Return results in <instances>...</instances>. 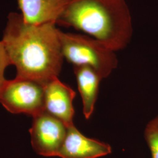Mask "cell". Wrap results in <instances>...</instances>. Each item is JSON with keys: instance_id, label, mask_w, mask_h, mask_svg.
<instances>
[{"instance_id": "4", "label": "cell", "mask_w": 158, "mask_h": 158, "mask_svg": "<svg viewBox=\"0 0 158 158\" xmlns=\"http://www.w3.org/2000/svg\"><path fill=\"white\" fill-rule=\"evenodd\" d=\"M45 85L31 80H6L0 90V103L12 114L34 117L44 111Z\"/></svg>"}, {"instance_id": "5", "label": "cell", "mask_w": 158, "mask_h": 158, "mask_svg": "<svg viewBox=\"0 0 158 158\" xmlns=\"http://www.w3.org/2000/svg\"><path fill=\"white\" fill-rule=\"evenodd\" d=\"M32 117L29 132L34 151L42 156L57 157L66 135L67 127L45 111Z\"/></svg>"}, {"instance_id": "10", "label": "cell", "mask_w": 158, "mask_h": 158, "mask_svg": "<svg viewBox=\"0 0 158 158\" xmlns=\"http://www.w3.org/2000/svg\"><path fill=\"white\" fill-rule=\"evenodd\" d=\"M144 137L150 150L151 158H158V115L147 124Z\"/></svg>"}, {"instance_id": "2", "label": "cell", "mask_w": 158, "mask_h": 158, "mask_svg": "<svg viewBox=\"0 0 158 158\" xmlns=\"http://www.w3.org/2000/svg\"><path fill=\"white\" fill-rule=\"evenodd\" d=\"M57 23L72 27L114 52L132 38V19L125 0H69Z\"/></svg>"}, {"instance_id": "1", "label": "cell", "mask_w": 158, "mask_h": 158, "mask_svg": "<svg viewBox=\"0 0 158 158\" xmlns=\"http://www.w3.org/2000/svg\"><path fill=\"white\" fill-rule=\"evenodd\" d=\"M59 30L56 23L31 24L20 13L8 14L1 40L17 77L44 85L58 77L64 59Z\"/></svg>"}, {"instance_id": "9", "label": "cell", "mask_w": 158, "mask_h": 158, "mask_svg": "<svg viewBox=\"0 0 158 158\" xmlns=\"http://www.w3.org/2000/svg\"><path fill=\"white\" fill-rule=\"evenodd\" d=\"M73 69L82 98L83 114L88 119L94 110L102 77L93 69L87 66H75Z\"/></svg>"}, {"instance_id": "8", "label": "cell", "mask_w": 158, "mask_h": 158, "mask_svg": "<svg viewBox=\"0 0 158 158\" xmlns=\"http://www.w3.org/2000/svg\"><path fill=\"white\" fill-rule=\"evenodd\" d=\"M69 0H18L20 14L25 23L57 24Z\"/></svg>"}, {"instance_id": "11", "label": "cell", "mask_w": 158, "mask_h": 158, "mask_svg": "<svg viewBox=\"0 0 158 158\" xmlns=\"http://www.w3.org/2000/svg\"><path fill=\"white\" fill-rule=\"evenodd\" d=\"M10 65L4 45L0 40V90L6 80L5 78L6 69Z\"/></svg>"}, {"instance_id": "7", "label": "cell", "mask_w": 158, "mask_h": 158, "mask_svg": "<svg viewBox=\"0 0 158 158\" xmlns=\"http://www.w3.org/2000/svg\"><path fill=\"white\" fill-rule=\"evenodd\" d=\"M111 152L109 144L85 136L73 125L67 129L66 135L57 157L98 158Z\"/></svg>"}, {"instance_id": "6", "label": "cell", "mask_w": 158, "mask_h": 158, "mask_svg": "<svg viewBox=\"0 0 158 158\" xmlns=\"http://www.w3.org/2000/svg\"><path fill=\"white\" fill-rule=\"evenodd\" d=\"M76 92L58 77L44 87V111L61 121L67 128L74 125L73 100Z\"/></svg>"}, {"instance_id": "3", "label": "cell", "mask_w": 158, "mask_h": 158, "mask_svg": "<svg viewBox=\"0 0 158 158\" xmlns=\"http://www.w3.org/2000/svg\"><path fill=\"white\" fill-rule=\"evenodd\" d=\"M63 55L75 66L93 69L102 79L108 77L117 68L115 52L87 35L65 32L59 30Z\"/></svg>"}]
</instances>
